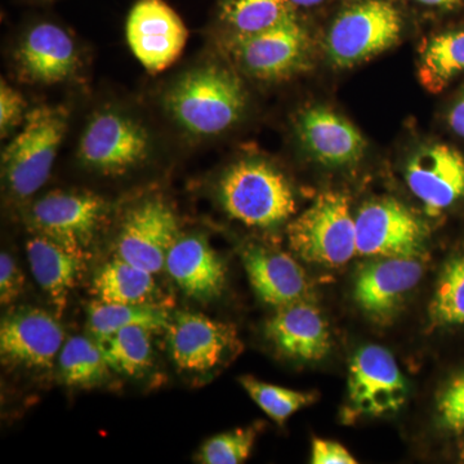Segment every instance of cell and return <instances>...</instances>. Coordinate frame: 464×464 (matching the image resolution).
<instances>
[{"label":"cell","mask_w":464,"mask_h":464,"mask_svg":"<svg viewBox=\"0 0 464 464\" xmlns=\"http://www.w3.org/2000/svg\"><path fill=\"white\" fill-rule=\"evenodd\" d=\"M170 114L190 133L213 136L239 121L246 92L237 75L218 66L201 67L179 79L167 94Z\"/></svg>","instance_id":"6da1fadb"},{"label":"cell","mask_w":464,"mask_h":464,"mask_svg":"<svg viewBox=\"0 0 464 464\" xmlns=\"http://www.w3.org/2000/svg\"><path fill=\"white\" fill-rule=\"evenodd\" d=\"M218 195L225 212L250 227H275L295 212L288 179L264 160L234 164L222 177Z\"/></svg>","instance_id":"7a4b0ae2"},{"label":"cell","mask_w":464,"mask_h":464,"mask_svg":"<svg viewBox=\"0 0 464 464\" xmlns=\"http://www.w3.org/2000/svg\"><path fill=\"white\" fill-rule=\"evenodd\" d=\"M63 108L42 106L26 116L25 125L3 152V176L14 197L25 199L50 179L67 130Z\"/></svg>","instance_id":"3957f363"},{"label":"cell","mask_w":464,"mask_h":464,"mask_svg":"<svg viewBox=\"0 0 464 464\" xmlns=\"http://www.w3.org/2000/svg\"><path fill=\"white\" fill-rule=\"evenodd\" d=\"M292 249L310 264L340 267L357 253L356 221L341 192L320 195L288 227Z\"/></svg>","instance_id":"277c9868"},{"label":"cell","mask_w":464,"mask_h":464,"mask_svg":"<svg viewBox=\"0 0 464 464\" xmlns=\"http://www.w3.org/2000/svg\"><path fill=\"white\" fill-rule=\"evenodd\" d=\"M402 21L386 0H366L335 18L325 48L332 65L347 69L390 50L398 43Z\"/></svg>","instance_id":"5b68a950"},{"label":"cell","mask_w":464,"mask_h":464,"mask_svg":"<svg viewBox=\"0 0 464 464\" xmlns=\"http://www.w3.org/2000/svg\"><path fill=\"white\" fill-rule=\"evenodd\" d=\"M230 50L246 72L265 81L289 78L311 65L310 38L295 14L264 32L235 34Z\"/></svg>","instance_id":"8992f818"},{"label":"cell","mask_w":464,"mask_h":464,"mask_svg":"<svg viewBox=\"0 0 464 464\" xmlns=\"http://www.w3.org/2000/svg\"><path fill=\"white\" fill-rule=\"evenodd\" d=\"M357 255L366 257L420 258L429 227L395 199L369 201L356 218Z\"/></svg>","instance_id":"52a82bcc"},{"label":"cell","mask_w":464,"mask_h":464,"mask_svg":"<svg viewBox=\"0 0 464 464\" xmlns=\"http://www.w3.org/2000/svg\"><path fill=\"white\" fill-rule=\"evenodd\" d=\"M408 386L395 357L377 344L360 348L348 369V404L344 418L381 417L405 404Z\"/></svg>","instance_id":"ba28073f"},{"label":"cell","mask_w":464,"mask_h":464,"mask_svg":"<svg viewBox=\"0 0 464 464\" xmlns=\"http://www.w3.org/2000/svg\"><path fill=\"white\" fill-rule=\"evenodd\" d=\"M105 210V201L91 192L56 191L34 204L29 219L39 235L84 257Z\"/></svg>","instance_id":"9c48e42d"},{"label":"cell","mask_w":464,"mask_h":464,"mask_svg":"<svg viewBox=\"0 0 464 464\" xmlns=\"http://www.w3.org/2000/svg\"><path fill=\"white\" fill-rule=\"evenodd\" d=\"M167 335L170 357L177 368L186 373L212 372L241 346L231 324L190 311L170 316Z\"/></svg>","instance_id":"30bf717a"},{"label":"cell","mask_w":464,"mask_h":464,"mask_svg":"<svg viewBox=\"0 0 464 464\" xmlns=\"http://www.w3.org/2000/svg\"><path fill=\"white\" fill-rule=\"evenodd\" d=\"M188 38L181 17L163 0H140L128 17V44L150 72L172 66L185 50Z\"/></svg>","instance_id":"8fae6325"},{"label":"cell","mask_w":464,"mask_h":464,"mask_svg":"<svg viewBox=\"0 0 464 464\" xmlns=\"http://www.w3.org/2000/svg\"><path fill=\"white\" fill-rule=\"evenodd\" d=\"M179 237V222L161 200H146L125 217L118 241V257L151 274L166 268L167 257Z\"/></svg>","instance_id":"7c38bea8"},{"label":"cell","mask_w":464,"mask_h":464,"mask_svg":"<svg viewBox=\"0 0 464 464\" xmlns=\"http://www.w3.org/2000/svg\"><path fill=\"white\" fill-rule=\"evenodd\" d=\"M149 148V136L141 125L118 112L106 111L92 119L79 154L92 169L119 174L141 163Z\"/></svg>","instance_id":"4fadbf2b"},{"label":"cell","mask_w":464,"mask_h":464,"mask_svg":"<svg viewBox=\"0 0 464 464\" xmlns=\"http://www.w3.org/2000/svg\"><path fill=\"white\" fill-rule=\"evenodd\" d=\"M63 343V326L41 308H20L3 317L0 324V353L11 364L51 369Z\"/></svg>","instance_id":"5bb4252c"},{"label":"cell","mask_w":464,"mask_h":464,"mask_svg":"<svg viewBox=\"0 0 464 464\" xmlns=\"http://www.w3.org/2000/svg\"><path fill=\"white\" fill-rule=\"evenodd\" d=\"M405 179L427 215L439 216L464 198V157L444 143L423 146L406 164Z\"/></svg>","instance_id":"9a60e30c"},{"label":"cell","mask_w":464,"mask_h":464,"mask_svg":"<svg viewBox=\"0 0 464 464\" xmlns=\"http://www.w3.org/2000/svg\"><path fill=\"white\" fill-rule=\"evenodd\" d=\"M423 270L420 258L381 257L357 275L356 304L377 322H387L422 279Z\"/></svg>","instance_id":"2e32d148"},{"label":"cell","mask_w":464,"mask_h":464,"mask_svg":"<svg viewBox=\"0 0 464 464\" xmlns=\"http://www.w3.org/2000/svg\"><path fill=\"white\" fill-rule=\"evenodd\" d=\"M241 258L250 285L268 306L282 308L313 298L306 271L286 253L250 246Z\"/></svg>","instance_id":"e0dca14e"},{"label":"cell","mask_w":464,"mask_h":464,"mask_svg":"<svg viewBox=\"0 0 464 464\" xmlns=\"http://www.w3.org/2000/svg\"><path fill=\"white\" fill-rule=\"evenodd\" d=\"M265 333L282 355L293 360L319 362L332 348L328 322L311 301L277 308Z\"/></svg>","instance_id":"ac0fdd59"},{"label":"cell","mask_w":464,"mask_h":464,"mask_svg":"<svg viewBox=\"0 0 464 464\" xmlns=\"http://www.w3.org/2000/svg\"><path fill=\"white\" fill-rule=\"evenodd\" d=\"M295 128L308 155L323 166H353L364 157L366 141L362 134L332 110H304Z\"/></svg>","instance_id":"d6986e66"},{"label":"cell","mask_w":464,"mask_h":464,"mask_svg":"<svg viewBox=\"0 0 464 464\" xmlns=\"http://www.w3.org/2000/svg\"><path fill=\"white\" fill-rule=\"evenodd\" d=\"M166 270L188 297L212 301L226 284V266L203 237H179L167 257Z\"/></svg>","instance_id":"ffe728a7"},{"label":"cell","mask_w":464,"mask_h":464,"mask_svg":"<svg viewBox=\"0 0 464 464\" xmlns=\"http://www.w3.org/2000/svg\"><path fill=\"white\" fill-rule=\"evenodd\" d=\"M17 58L27 78L51 84L65 81L74 72L78 52L65 30L52 24H41L27 33Z\"/></svg>","instance_id":"44dd1931"},{"label":"cell","mask_w":464,"mask_h":464,"mask_svg":"<svg viewBox=\"0 0 464 464\" xmlns=\"http://www.w3.org/2000/svg\"><path fill=\"white\" fill-rule=\"evenodd\" d=\"M26 252L34 279L60 317L81 276L83 257L39 234L27 241Z\"/></svg>","instance_id":"7402d4cb"},{"label":"cell","mask_w":464,"mask_h":464,"mask_svg":"<svg viewBox=\"0 0 464 464\" xmlns=\"http://www.w3.org/2000/svg\"><path fill=\"white\" fill-rule=\"evenodd\" d=\"M93 295L108 304H150L157 292L154 274L116 257L97 271Z\"/></svg>","instance_id":"603a6c76"},{"label":"cell","mask_w":464,"mask_h":464,"mask_svg":"<svg viewBox=\"0 0 464 464\" xmlns=\"http://www.w3.org/2000/svg\"><path fill=\"white\" fill-rule=\"evenodd\" d=\"M169 320V314L154 304H108L96 299L88 308V325L94 340L99 342L128 326L167 331Z\"/></svg>","instance_id":"cb8c5ba5"},{"label":"cell","mask_w":464,"mask_h":464,"mask_svg":"<svg viewBox=\"0 0 464 464\" xmlns=\"http://www.w3.org/2000/svg\"><path fill=\"white\" fill-rule=\"evenodd\" d=\"M464 72V32L435 36L423 50L420 65V84L431 93H439Z\"/></svg>","instance_id":"d4e9b609"},{"label":"cell","mask_w":464,"mask_h":464,"mask_svg":"<svg viewBox=\"0 0 464 464\" xmlns=\"http://www.w3.org/2000/svg\"><path fill=\"white\" fill-rule=\"evenodd\" d=\"M61 380L66 386H96L108 378L111 371L100 342L76 335L63 343L58 355Z\"/></svg>","instance_id":"484cf974"},{"label":"cell","mask_w":464,"mask_h":464,"mask_svg":"<svg viewBox=\"0 0 464 464\" xmlns=\"http://www.w3.org/2000/svg\"><path fill=\"white\" fill-rule=\"evenodd\" d=\"M152 333L143 326H128L100 342L111 371L128 377L145 373L154 356Z\"/></svg>","instance_id":"4316f807"},{"label":"cell","mask_w":464,"mask_h":464,"mask_svg":"<svg viewBox=\"0 0 464 464\" xmlns=\"http://www.w3.org/2000/svg\"><path fill=\"white\" fill-rule=\"evenodd\" d=\"M292 14L290 0H222L221 18L235 34L264 32Z\"/></svg>","instance_id":"83f0119b"},{"label":"cell","mask_w":464,"mask_h":464,"mask_svg":"<svg viewBox=\"0 0 464 464\" xmlns=\"http://www.w3.org/2000/svg\"><path fill=\"white\" fill-rule=\"evenodd\" d=\"M240 383L261 411L280 426L316 400L315 393L285 389L253 377H241Z\"/></svg>","instance_id":"f1b7e54d"},{"label":"cell","mask_w":464,"mask_h":464,"mask_svg":"<svg viewBox=\"0 0 464 464\" xmlns=\"http://www.w3.org/2000/svg\"><path fill=\"white\" fill-rule=\"evenodd\" d=\"M430 314L435 325L464 324V256L445 266Z\"/></svg>","instance_id":"f546056e"},{"label":"cell","mask_w":464,"mask_h":464,"mask_svg":"<svg viewBox=\"0 0 464 464\" xmlns=\"http://www.w3.org/2000/svg\"><path fill=\"white\" fill-rule=\"evenodd\" d=\"M256 439L257 430L253 426L219 433L201 445L198 459L203 464L244 463L252 454Z\"/></svg>","instance_id":"4dcf8cb0"},{"label":"cell","mask_w":464,"mask_h":464,"mask_svg":"<svg viewBox=\"0 0 464 464\" xmlns=\"http://www.w3.org/2000/svg\"><path fill=\"white\" fill-rule=\"evenodd\" d=\"M438 413L449 431L464 432V373L449 382L440 393Z\"/></svg>","instance_id":"1f68e13d"},{"label":"cell","mask_w":464,"mask_h":464,"mask_svg":"<svg viewBox=\"0 0 464 464\" xmlns=\"http://www.w3.org/2000/svg\"><path fill=\"white\" fill-rule=\"evenodd\" d=\"M25 288V275L7 252L0 255V302L3 306L14 304Z\"/></svg>","instance_id":"d6a6232c"},{"label":"cell","mask_w":464,"mask_h":464,"mask_svg":"<svg viewBox=\"0 0 464 464\" xmlns=\"http://www.w3.org/2000/svg\"><path fill=\"white\" fill-rule=\"evenodd\" d=\"M25 101L18 92L9 87L7 83L2 82L0 87V130L2 136H5L14 127L20 123L25 110Z\"/></svg>","instance_id":"836d02e7"},{"label":"cell","mask_w":464,"mask_h":464,"mask_svg":"<svg viewBox=\"0 0 464 464\" xmlns=\"http://www.w3.org/2000/svg\"><path fill=\"white\" fill-rule=\"evenodd\" d=\"M313 464H356V458L343 445L328 440L314 439L311 448Z\"/></svg>","instance_id":"e575fe53"},{"label":"cell","mask_w":464,"mask_h":464,"mask_svg":"<svg viewBox=\"0 0 464 464\" xmlns=\"http://www.w3.org/2000/svg\"><path fill=\"white\" fill-rule=\"evenodd\" d=\"M449 124L458 136L464 139V93L449 114Z\"/></svg>","instance_id":"d590c367"},{"label":"cell","mask_w":464,"mask_h":464,"mask_svg":"<svg viewBox=\"0 0 464 464\" xmlns=\"http://www.w3.org/2000/svg\"><path fill=\"white\" fill-rule=\"evenodd\" d=\"M417 2L426 5H433V7H453L460 0H417Z\"/></svg>","instance_id":"8d00e7d4"},{"label":"cell","mask_w":464,"mask_h":464,"mask_svg":"<svg viewBox=\"0 0 464 464\" xmlns=\"http://www.w3.org/2000/svg\"><path fill=\"white\" fill-rule=\"evenodd\" d=\"M292 5H298V7H314V5H320L324 0H290Z\"/></svg>","instance_id":"74e56055"},{"label":"cell","mask_w":464,"mask_h":464,"mask_svg":"<svg viewBox=\"0 0 464 464\" xmlns=\"http://www.w3.org/2000/svg\"><path fill=\"white\" fill-rule=\"evenodd\" d=\"M460 458L464 460V444L462 445V449H460Z\"/></svg>","instance_id":"f35d334b"}]
</instances>
